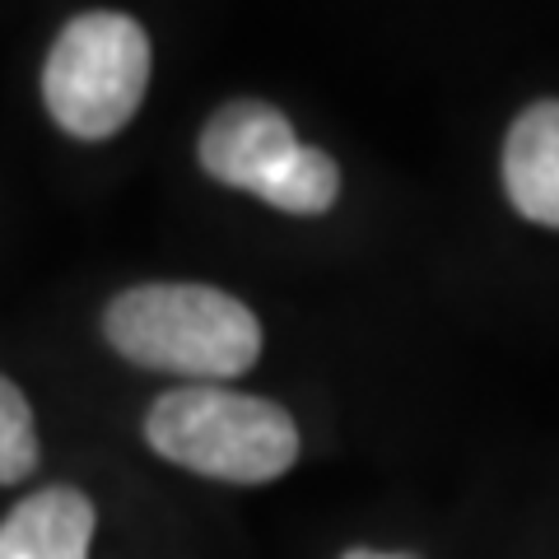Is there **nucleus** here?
<instances>
[{
  "label": "nucleus",
  "instance_id": "f257e3e1",
  "mask_svg": "<svg viewBox=\"0 0 559 559\" xmlns=\"http://www.w3.org/2000/svg\"><path fill=\"white\" fill-rule=\"evenodd\" d=\"M103 331L140 369L182 373L219 388L261 355V322L248 304L210 285H135L117 294Z\"/></svg>",
  "mask_w": 559,
  "mask_h": 559
},
{
  "label": "nucleus",
  "instance_id": "f03ea898",
  "mask_svg": "<svg viewBox=\"0 0 559 559\" xmlns=\"http://www.w3.org/2000/svg\"><path fill=\"white\" fill-rule=\"evenodd\" d=\"M145 439L159 457L234 485H266L299 462V425L285 406L210 382L164 392L145 415Z\"/></svg>",
  "mask_w": 559,
  "mask_h": 559
},
{
  "label": "nucleus",
  "instance_id": "7ed1b4c3",
  "mask_svg": "<svg viewBox=\"0 0 559 559\" xmlns=\"http://www.w3.org/2000/svg\"><path fill=\"white\" fill-rule=\"evenodd\" d=\"M150 84V38L131 14L90 10L61 28L43 70V98L75 140H108L135 117Z\"/></svg>",
  "mask_w": 559,
  "mask_h": 559
},
{
  "label": "nucleus",
  "instance_id": "20e7f679",
  "mask_svg": "<svg viewBox=\"0 0 559 559\" xmlns=\"http://www.w3.org/2000/svg\"><path fill=\"white\" fill-rule=\"evenodd\" d=\"M294 150H299V140H294L289 117L261 98L224 103L201 131V168L215 182L252 191V197L271 187Z\"/></svg>",
  "mask_w": 559,
  "mask_h": 559
},
{
  "label": "nucleus",
  "instance_id": "39448f33",
  "mask_svg": "<svg viewBox=\"0 0 559 559\" xmlns=\"http://www.w3.org/2000/svg\"><path fill=\"white\" fill-rule=\"evenodd\" d=\"M503 187L522 219L559 229V98H540L513 121L503 145Z\"/></svg>",
  "mask_w": 559,
  "mask_h": 559
},
{
  "label": "nucleus",
  "instance_id": "423d86ee",
  "mask_svg": "<svg viewBox=\"0 0 559 559\" xmlns=\"http://www.w3.org/2000/svg\"><path fill=\"white\" fill-rule=\"evenodd\" d=\"M94 503L70 485H47L0 522V559H90Z\"/></svg>",
  "mask_w": 559,
  "mask_h": 559
},
{
  "label": "nucleus",
  "instance_id": "0eeeda50",
  "mask_svg": "<svg viewBox=\"0 0 559 559\" xmlns=\"http://www.w3.org/2000/svg\"><path fill=\"white\" fill-rule=\"evenodd\" d=\"M341 191V168L331 154L299 145L285 159V168L271 178V187L261 191V201L275 210H289V215H322V210L336 201Z\"/></svg>",
  "mask_w": 559,
  "mask_h": 559
},
{
  "label": "nucleus",
  "instance_id": "6e6552de",
  "mask_svg": "<svg viewBox=\"0 0 559 559\" xmlns=\"http://www.w3.org/2000/svg\"><path fill=\"white\" fill-rule=\"evenodd\" d=\"M38 466V429L24 392L10 378H0V485L24 480Z\"/></svg>",
  "mask_w": 559,
  "mask_h": 559
},
{
  "label": "nucleus",
  "instance_id": "1a4fd4ad",
  "mask_svg": "<svg viewBox=\"0 0 559 559\" xmlns=\"http://www.w3.org/2000/svg\"><path fill=\"white\" fill-rule=\"evenodd\" d=\"M345 559H419V555H382V550H349Z\"/></svg>",
  "mask_w": 559,
  "mask_h": 559
}]
</instances>
